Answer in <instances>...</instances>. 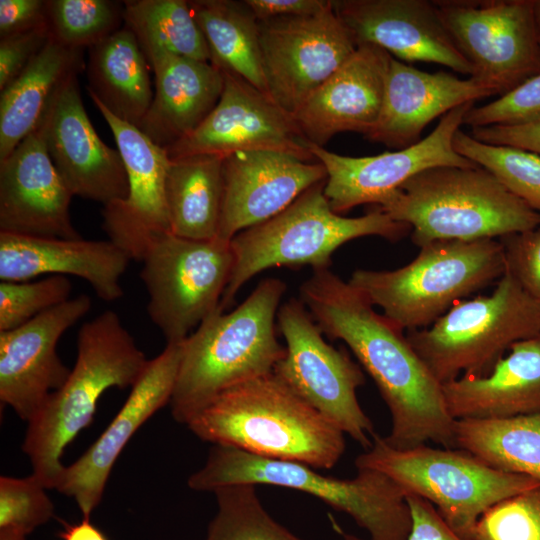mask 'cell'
<instances>
[{"mask_svg": "<svg viewBox=\"0 0 540 540\" xmlns=\"http://www.w3.org/2000/svg\"><path fill=\"white\" fill-rule=\"evenodd\" d=\"M299 299L322 333L346 343L374 380L391 415L390 433L383 437L389 446L409 449L431 441L456 448L455 420L446 409L442 384L403 330L329 268L313 271L300 285Z\"/></svg>", "mask_w": 540, "mask_h": 540, "instance_id": "1", "label": "cell"}, {"mask_svg": "<svg viewBox=\"0 0 540 540\" xmlns=\"http://www.w3.org/2000/svg\"><path fill=\"white\" fill-rule=\"evenodd\" d=\"M199 439L315 469L334 467L344 433L273 372L232 386L188 422Z\"/></svg>", "mask_w": 540, "mask_h": 540, "instance_id": "2", "label": "cell"}, {"mask_svg": "<svg viewBox=\"0 0 540 540\" xmlns=\"http://www.w3.org/2000/svg\"><path fill=\"white\" fill-rule=\"evenodd\" d=\"M286 288L278 278L261 280L234 310L218 308L183 340L169 402L178 423L187 424L224 390L273 372L285 353L276 325Z\"/></svg>", "mask_w": 540, "mask_h": 540, "instance_id": "3", "label": "cell"}, {"mask_svg": "<svg viewBox=\"0 0 540 540\" xmlns=\"http://www.w3.org/2000/svg\"><path fill=\"white\" fill-rule=\"evenodd\" d=\"M148 362L114 311L81 326L75 364L65 383L27 422L22 444L32 474L47 489H55L65 467L64 450L91 423L102 394L112 387L132 388Z\"/></svg>", "mask_w": 540, "mask_h": 540, "instance_id": "4", "label": "cell"}, {"mask_svg": "<svg viewBox=\"0 0 540 540\" xmlns=\"http://www.w3.org/2000/svg\"><path fill=\"white\" fill-rule=\"evenodd\" d=\"M377 207L408 224L419 247L441 240L503 238L540 226V213L480 166L424 170Z\"/></svg>", "mask_w": 540, "mask_h": 540, "instance_id": "5", "label": "cell"}, {"mask_svg": "<svg viewBox=\"0 0 540 540\" xmlns=\"http://www.w3.org/2000/svg\"><path fill=\"white\" fill-rule=\"evenodd\" d=\"M295 461L257 456L234 447L214 445L206 463L188 478L195 491L224 486L273 485L306 492L349 515L369 540H407L412 516L405 491L374 469L357 468L352 479L324 476Z\"/></svg>", "mask_w": 540, "mask_h": 540, "instance_id": "6", "label": "cell"}, {"mask_svg": "<svg viewBox=\"0 0 540 540\" xmlns=\"http://www.w3.org/2000/svg\"><path fill=\"white\" fill-rule=\"evenodd\" d=\"M325 181L303 192L271 219L247 228L230 240L233 267L219 308L234 303L241 287L258 273L272 267L314 270L330 267L333 253L343 244L364 236H380L395 242L411 233L376 207L360 217L335 213L324 194Z\"/></svg>", "mask_w": 540, "mask_h": 540, "instance_id": "7", "label": "cell"}, {"mask_svg": "<svg viewBox=\"0 0 540 540\" xmlns=\"http://www.w3.org/2000/svg\"><path fill=\"white\" fill-rule=\"evenodd\" d=\"M506 271L500 240H441L395 270H355L349 283L401 330L429 327L453 305Z\"/></svg>", "mask_w": 540, "mask_h": 540, "instance_id": "8", "label": "cell"}, {"mask_svg": "<svg viewBox=\"0 0 540 540\" xmlns=\"http://www.w3.org/2000/svg\"><path fill=\"white\" fill-rule=\"evenodd\" d=\"M355 466L384 473L407 496L417 495L433 504L463 540H470L477 522L491 507L540 486L536 479L495 469L460 448L424 444L396 449L377 433L371 447L356 457Z\"/></svg>", "mask_w": 540, "mask_h": 540, "instance_id": "9", "label": "cell"}, {"mask_svg": "<svg viewBox=\"0 0 540 540\" xmlns=\"http://www.w3.org/2000/svg\"><path fill=\"white\" fill-rule=\"evenodd\" d=\"M540 333V302L505 271L490 295L461 300L406 338L432 375L446 383L488 374L514 343Z\"/></svg>", "mask_w": 540, "mask_h": 540, "instance_id": "10", "label": "cell"}, {"mask_svg": "<svg viewBox=\"0 0 540 540\" xmlns=\"http://www.w3.org/2000/svg\"><path fill=\"white\" fill-rule=\"evenodd\" d=\"M230 241L194 240L171 232L146 251L140 277L147 312L167 343L182 342L220 306L233 267Z\"/></svg>", "mask_w": 540, "mask_h": 540, "instance_id": "11", "label": "cell"}, {"mask_svg": "<svg viewBox=\"0 0 540 540\" xmlns=\"http://www.w3.org/2000/svg\"><path fill=\"white\" fill-rule=\"evenodd\" d=\"M277 326L286 346L273 373L299 397L366 450L376 433L356 390L365 383L361 367L327 343L300 299L280 305Z\"/></svg>", "mask_w": 540, "mask_h": 540, "instance_id": "12", "label": "cell"}, {"mask_svg": "<svg viewBox=\"0 0 540 540\" xmlns=\"http://www.w3.org/2000/svg\"><path fill=\"white\" fill-rule=\"evenodd\" d=\"M471 77L504 95L540 73L533 0L433 1Z\"/></svg>", "mask_w": 540, "mask_h": 540, "instance_id": "13", "label": "cell"}, {"mask_svg": "<svg viewBox=\"0 0 540 540\" xmlns=\"http://www.w3.org/2000/svg\"><path fill=\"white\" fill-rule=\"evenodd\" d=\"M258 22L269 96L291 115L357 49L333 1L316 14Z\"/></svg>", "mask_w": 540, "mask_h": 540, "instance_id": "14", "label": "cell"}, {"mask_svg": "<svg viewBox=\"0 0 540 540\" xmlns=\"http://www.w3.org/2000/svg\"><path fill=\"white\" fill-rule=\"evenodd\" d=\"M473 106L474 102H467L453 108L429 135L397 151L351 157L309 143L312 155L326 170L324 194L332 210L341 215L363 204L378 206L410 178L430 168L478 166L453 147L454 135Z\"/></svg>", "mask_w": 540, "mask_h": 540, "instance_id": "15", "label": "cell"}, {"mask_svg": "<svg viewBox=\"0 0 540 540\" xmlns=\"http://www.w3.org/2000/svg\"><path fill=\"white\" fill-rule=\"evenodd\" d=\"M221 71L224 87L218 103L193 132L166 149L170 159L275 151L317 161L293 115L242 77Z\"/></svg>", "mask_w": 540, "mask_h": 540, "instance_id": "16", "label": "cell"}, {"mask_svg": "<svg viewBox=\"0 0 540 540\" xmlns=\"http://www.w3.org/2000/svg\"><path fill=\"white\" fill-rule=\"evenodd\" d=\"M78 74H71L62 83L37 127L72 194L105 206L127 198V172L119 150L107 146L91 124Z\"/></svg>", "mask_w": 540, "mask_h": 540, "instance_id": "17", "label": "cell"}, {"mask_svg": "<svg viewBox=\"0 0 540 540\" xmlns=\"http://www.w3.org/2000/svg\"><path fill=\"white\" fill-rule=\"evenodd\" d=\"M108 124L124 162L129 193L104 206L103 228L109 240L131 259L142 261L151 244L171 232L166 202V179L171 159L138 127L116 118L90 97Z\"/></svg>", "mask_w": 540, "mask_h": 540, "instance_id": "18", "label": "cell"}, {"mask_svg": "<svg viewBox=\"0 0 540 540\" xmlns=\"http://www.w3.org/2000/svg\"><path fill=\"white\" fill-rule=\"evenodd\" d=\"M90 308V297L81 294L22 326L0 331V400L21 419L30 421L67 380L71 369L56 346Z\"/></svg>", "mask_w": 540, "mask_h": 540, "instance_id": "19", "label": "cell"}, {"mask_svg": "<svg viewBox=\"0 0 540 540\" xmlns=\"http://www.w3.org/2000/svg\"><path fill=\"white\" fill-rule=\"evenodd\" d=\"M182 342L167 343L158 356L149 360L107 428L75 462L64 467L55 489L75 500L83 518H90L101 502L112 467L129 440L155 412L170 402Z\"/></svg>", "mask_w": 540, "mask_h": 540, "instance_id": "20", "label": "cell"}, {"mask_svg": "<svg viewBox=\"0 0 540 540\" xmlns=\"http://www.w3.org/2000/svg\"><path fill=\"white\" fill-rule=\"evenodd\" d=\"M324 166L275 151H240L225 156L223 200L217 238L279 214L303 192L326 180Z\"/></svg>", "mask_w": 540, "mask_h": 540, "instance_id": "21", "label": "cell"}, {"mask_svg": "<svg viewBox=\"0 0 540 540\" xmlns=\"http://www.w3.org/2000/svg\"><path fill=\"white\" fill-rule=\"evenodd\" d=\"M73 196L37 127L0 161V232L80 239L70 217Z\"/></svg>", "mask_w": 540, "mask_h": 540, "instance_id": "22", "label": "cell"}, {"mask_svg": "<svg viewBox=\"0 0 540 540\" xmlns=\"http://www.w3.org/2000/svg\"><path fill=\"white\" fill-rule=\"evenodd\" d=\"M333 7L357 46L376 45L404 61L433 62L473 76L433 1L336 0Z\"/></svg>", "mask_w": 540, "mask_h": 540, "instance_id": "23", "label": "cell"}, {"mask_svg": "<svg viewBox=\"0 0 540 540\" xmlns=\"http://www.w3.org/2000/svg\"><path fill=\"white\" fill-rule=\"evenodd\" d=\"M392 55L373 44H359L293 115L306 139L322 146L334 135H367L378 121Z\"/></svg>", "mask_w": 540, "mask_h": 540, "instance_id": "24", "label": "cell"}, {"mask_svg": "<svg viewBox=\"0 0 540 540\" xmlns=\"http://www.w3.org/2000/svg\"><path fill=\"white\" fill-rule=\"evenodd\" d=\"M492 95H497L496 90L477 78L428 73L392 57L380 115L365 138L392 148L409 147L420 141L422 131L435 118Z\"/></svg>", "mask_w": 540, "mask_h": 540, "instance_id": "25", "label": "cell"}, {"mask_svg": "<svg viewBox=\"0 0 540 540\" xmlns=\"http://www.w3.org/2000/svg\"><path fill=\"white\" fill-rule=\"evenodd\" d=\"M131 258L110 240L40 238L0 232V279L28 281L42 274L86 280L106 302L123 296L120 279Z\"/></svg>", "mask_w": 540, "mask_h": 540, "instance_id": "26", "label": "cell"}, {"mask_svg": "<svg viewBox=\"0 0 540 540\" xmlns=\"http://www.w3.org/2000/svg\"><path fill=\"white\" fill-rule=\"evenodd\" d=\"M144 54L155 74V93L139 129L167 149L193 132L214 109L224 77L211 62L160 49Z\"/></svg>", "mask_w": 540, "mask_h": 540, "instance_id": "27", "label": "cell"}, {"mask_svg": "<svg viewBox=\"0 0 540 540\" xmlns=\"http://www.w3.org/2000/svg\"><path fill=\"white\" fill-rule=\"evenodd\" d=\"M509 349L488 374L461 375L442 384L445 406L454 420L540 413V333Z\"/></svg>", "mask_w": 540, "mask_h": 540, "instance_id": "28", "label": "cell"}, {"mask_svg": "<svg viewBox=\"0 0 540 540\" xmlns=\"http://www.w3.org/2000/svg\"><path fill=\"white\" fill-rule=\"evenodd\" d=\"M83 50L50 38L21 74L0 93V161L39 125L55 93L84 67Z\"/></svg>", "mask_w": 540, "mask_h": 540, "instance_id": "29", "label": "cell"}, {"mask_svg": "<svg viewBox=\"0 0 540 540\" xmlns=\"http://www.w3.org/2000/svg\"><path fill=\"white\" fill-rule=\"evenodd\" d=\"M90 97L116 118L140 127L153 100L149 62L135 34L123 26L88 48Z\"/></svg>", "mask_w": 540, "mask_h": 540, "instance_id": "30", "label": "cell"}, {"mask_svg": "<svg viewBox=\"0 0 540 540\" xmlns=\"http://www.w3.org/2000/svg\"><path fill=\"white\" fill-rule=\"evenodd\" d=\"M225 156L195 154L171 159L166 202L171 233L194 240L217 238Z\"/></svg>", "mask_w": 540, "mask_h": 540, "instance_id": "31", "label": "cell"}, {"mask_svg": "<svg viewBox=\"0 0 540 540\" xmlns=\"http://www.w3.org/2000/svg\"><path fill=\"white\" fill-rule=\"evenodd\" d=\"M189 5L206 39L211 63L242 77L269 96L259 22L244 1L196 0L189 1Z\"/></svg>", "mask_w": 540, "mask_h": 540, "instance_id": "32", "label": "cell"}, {"mask_svg": "<svg viewBox=\"0 0 540 540\" xmlns=\"http://www.w3.org/2000/svg\"><path fill=\"white\" fill-rule=\"evenodd\" d=\"M456 448L489 466L540 481V413L454 423Z\"/></svg>", "mask_w": 540, "mask_h": 540, "instance_id": "33", "label": "cell"}, {"mask_svg": "<svg viewBox=\"0 0 540 540\" xmlns=\"http://www.w3.org/2000/svg\"><path fill=\"white\" fill-rule=\"evenodd\" d=\"M124 25L136 36L143 52L160 49L186 58L211 62L206 39L189 1H124Z\"/></svg>", "mask_w": 540, "mask_h": 540, "instance_id": "34", "label": "cell"}, {"mask_svg": "<svg viewBox=\"0 0 540 540\" xmlns=\"http://www.w3.org/2000/svg\"><path fill=\"white\" fill-rule=\"evenodd\" d=\"M453 147L461 156L486 169L512 194L540 213V156L511 146L481 142L459 129Z\"/></svg>", "mask_w": 540, "mask_h": 540, "instance_id": "35", "label": "cell"}, {"mask_svg": "<svg viewBox=\"0 0 540 540\" xmlns=\"http://www.w3.org/2000/svg\"><path fill=\"white\" fill-rule=\"evenodd\" d=\"M213 492L217 513L205 540H303L269 515L255 485H230Z\"/></svg>", "mask_w": 540, "mask_h": 540, "instance_id": "36", "label": "cell"}, {"mask_svg": "<svg viewBox=\"0 0 540 540\" xmlns=\"http://www.w3.org/2000/svg\"><path fill=\"white\" fill-rule=\"evenodd\" d=\"M124 2L47 0L51 38L72 49L90 48L121 28Z\"/></svg>", "mask_w": 540, "mask_h": 540, "instance_id": "37", "label": "cell"}, {"mask_svg": "<svg viewBox=\"0 0 540 540\" xmlns=\"http://www.w3.org/2000/svg\"><path fill=\"white\" fill-rule=\"evenodd\" d=\"M67 276L51 275L38 281L0 283V331L24 325L43 312L70 298Z\"/></svg>", "mask_w": 540, "mask_h": 540, "instance_id": "38", "label": "cell"}, {"mask_svg": "<svg viewBox=\"0 0 540 540\" xmlns=\"http://www.w3.org/2000/svg\"><path fill=\"white\" fill-rule=\"evenodd\" d=\"M470 540H540V486L487 510Z\"/></svg>", "mask_w": 540, "mask_h": 540, "instance_id": "39", "label": "cell"}, {"mask_svg": "<svg viewBox=\"0 0 540 540\" xmlns=\"http://www.w3.org/2000/svg\"><path fill=\"white\" fill-rule=\"evenodd\" d=\"M47 488L31 474L25 478L0 477V530L28 535L54 514Z\"/></svg>", "mask_w": 540, "mask_h": 540, "instance_id": "40", "label": "cell"}, {"mask_svg": "<svg viewBox=\"0 0 540 540\" xmlns=\"http://www.w3.org/2000/svg\"><path fill=\"white\" fill-rule=\"evenodd\" d=\"M540 119V73L486 105L472 107L463 124L474 127L519 125Z\"/></svg>", "mask_w": 540, "mask_h": 540, "instance_id": "41", "label": "cell"}, {"mask_svg": "<svg viewBox=\"0 0 540 540\" xmlns=\"http://www.w3.org/2000/svg\"><path fill=\"white\" fill-rule=\"evenodd\" d=\"M508 272L535 300L540 302V226L500 238Z\"/></svg>", "mask_w": 540, "mask_h": 540, "instance_id": "42", "label": "cell"}, {"mask_svg": "<svg viewBox=\"0 0 540 540\" xmlns=\"http://www.w3.org/2000/svg\"><path fill=\"white\" fill-rule=\"evenodd\" d=\"M50 38L48 25L0 37V91L21 74Z\"/></svg>", "mask_w": 540, "mask_h": 540, "instance_id": "43", "label": "cell"}, {"mask_svg": "<svg viewBox=\"0 0 540 540\" xmlns=\"http://www.w3.org/2000/svg\"><path fill=\"white\" fill-rule=\"evenodd\" d=\"M412 528L407 540H463L443 520L433 504L417 496L408 495ZM343 540H363L353 534L341 532Z\"/></svg>", "mask_w": 540, "mask_h": 540, "instance_id": "44", "label": "cell"}, {"mask_svg": "<svg viewBox=\"0 0 540 540\" xmlns=\"http://www.w3.org/2000/svg\"><path fill=\"white\" fill-rule=\"evenodd\" d=\"M46 25L47 0H0V37Z\"/></svg>", "mask_w": 540, "mask_h": 540, "instance_id": "45", "label": "cell"}, {"mask_svg": "<svg viewBox=\"0 0 540 540\" xmlns=\"http://www.w3.org/2000/svg\"><path fill=\"white\" fill-rule=\"evenodd\" d=\"M470 135L484 143L520 148L540 156V119L519 125L474 127Z\"/></svg>", "mask_w": 540, "mask_h": 540, "instance_id": "46", "label": "cell"}, {"mask_svg": "<svg viewBox=\"0 0 540 540\" xmlns=\"http://www.w3.org/2000/svg\"><path fill=\"white\" fill-rule=\"evenodd\" d=\"M244 3L258 21L316 14L329 6L331 0H245Z\"/></svg>", "mask_w": 540, "mask_h": 540, "instance_id": "47", "label": "cell"}, {"mask_svg": "<svg viewBox=\"0 0 540 540\" xmlns=\"http://www.w3.org/2000/svg\"><path fill=\"white\" fill-rule=\"evenodd\" d=\"M62 540H107L104 534L89 520L83 518L80 523L69 525L61 534Z\"/></svg>", "mask_w": 540, "mask_h": 540, "instance_id": "48", "label": "cell"}, {"mask_svg": "<svg viewBox=\"0 0 540 540\" xmlns=\"http://www.w3.org/2000/svg\"><path fill=\"white\" fill-rule=\"evenodd\" d=\"M533 16L537 41L540 48V0H533Z\"/></svg>", "mask_w": 540, "mask_h": 540, "instance_id": "49", "label": "cell"}, {"mask_svg": "<svg viewBox=\"0 0 540 540\" xmlns=\"http://www.w3.org/2000/svg\"><path fill=\"white\" fill-rule=\"evenodd\" d=\"M25 535L12 531V530H0V540H26Z\"/></svg>", "mask_w": 540, "mask_h": 540, "instance_id": "50", "label": "cell"}]
</instances>
